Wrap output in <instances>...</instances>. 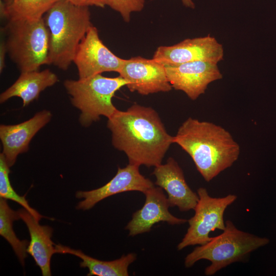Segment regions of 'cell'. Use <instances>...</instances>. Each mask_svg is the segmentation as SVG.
Returning a JSON list of instances; mask_svg holds the SVG:
<instances>
[{
    "instance_id": "obj_1",
    "label": "cell",
    "mask_w": 276,
    "mask_h": 276,
    "mask_svg": "<svg viewBox=\"0 0 276 276\" xmlns=\"http://www.w3.org/2000/svg\"><path fill=\"white\" fill-rule=\"evenodd\" d=\"M113 146L124 152L129 164L156 167L174 143L159 114L151 107L133 104L108 119Z\"/></svg>"
},
{
    "instance_id": "obj_2",
    "label": "cell",
    "mask_w": 276,
    "mask_h": 276,
    "mask_svg": "<svg viewBox=\"0 0 276 276\" xmlns=\"http://www.w3.org/2000/svg\"><path fill=\"white\" fill-rule=\"evenodd\" d=\"M174 143L191 156L207 182L231 167L240 153L239 145L225 128L191 117L180 126L174 136Z\"/></svg>"
},
{
    "instance_id": "obj_3",
    "label": "cell",
    "mask_w": 276,
    "mask_h": 276,
    "mask_svg": "<svg viewBox=\"0 0 276 276\" xmlns=\"http://www.w3.org/2000/svg\"><path fill=\"white\" fill-rule=\"evenodd\" d=\"M43 19L49 36L48 64L66 70L89 28L88 7L74 5L66 0L55 3Z\"/></svg>"
},
{
    "instance_id": "obj_4",
    "label": "cell",
    "mask_w": 276,
    "mask_h": 276,
    "mask_svg": "<svg viewBox=\"0 0 276 276\" xmlns=\"http://www.w3.org/2000/svg\"><path fill=\"white\" fill-rule=\"evenodd\" d=\"M268 242L266 238L239 230L227 220L222 233L196 247L185 258V265L189 268L200 260H209L211 264L205 269L204 274L213 275L232 263L244 261L252 252Z\"/></svg>"
},
{
    "instance_id": "obj_5",
    "label": "cell",
    "mask_w": 276,
    "mask_h": 276,
    "mask_svg": "<svg viewBox=\"0 0 276 276\" xmlns=\"http://www.w3.org/2000/svg\"><path fill=\"white\" fill-rule=\"evenodd\" d=\"M127 82L121 76L109 78L101 74L63 83L71 103L81 112L79 122L88 127L101 116L110 118L117 110L112 102L115 93Z\"/></svg>"
},
{
    "instance_id": "obj_6",
    "label": "cell",
    "mask_w": 276,
    "mask_h": 276,
    "mask_svg": "<svg viewBox=\"0 0 276 276\" xmlns=\"http://www.w3.org/2000/svg\"><path fill=\"white\" fill-rule=\"evenodd\" d=\"M2 32L7 53L21 72L38 71L48 64L49 36L43 18L8 20Z\"/></svg>"
},
{
    "instance_id": "obj_7",
    "label": "cell",
    "mask_w": 276,
    "mask_h": 276,
    "mask_svg": "<svg viewBox=\"0 0 276 276\" xmlns=\"http://www.w3.org/2000/svg\"><path fill=\"white\" fill-rule=\"evenodd\" d=\"M199 200L194 209V215L188 220L189 226L186 234L177 245L180 250L186 247L203 245L210 241V233L225 228L223 216L226 209L236 200L237 196L229 194L222 197H213L206 189L197 190Z\"/></svg>"
},
{
    "instance_id": "obj_8",
    "label": "cell",
    "mask_w": 276,
    "mask_h": 276,
    "mask_svg": "<svg viewBox=\"0 0 276 276\" xmlns=\"http://www.w3.org/2000/svg\"><path fill=\"white\" fill-rule=\"evenodd\" d=\"M124 61L104 44L97 29L91 26L81 41L73 62L79 78L83 79L104 72L119 73Z\"/></svg>"
},
{
    "instance_id": "obj_9",
    "label": "cell",
    "mask_w": 276,
    "mask_h": 276,
    "mask_svg": "<svg viewBox=\"0 0 276 276\" xmlns=\"http://www.w3.org/2000/svg\"><path fill=\"white\" fill-rule=\"evenodd\" d=\"M222 45L208 35L186 39L171 46H160L155 51L153 59L166 64H177L197 61L217 64L223 59Z\"/></svg>"
},
{
    "instance_id": "obj_10",
    "label": "cell",
    "mask_w": 276,
    "mask_h": 276,
    "mask_svg": "<svg viewBox=\"0 0 276 276\" xmlns=\"http://www.w3.org/2000/svg\"><path fill=\"white\" fill-rule=\"evenodd\" d=\"M168 80L172 88L184 92L192 100L204 94L208 85L223 76L217 64L197 61L164 65Z\"/></svg>"
},
{
    "instance_id": "obj_11",
    "label": "cell",
    "mask_w": 276,
    "mask_h": 276,
    "mask_svg": "<svg viewBox=\"0 0 276 276\" xmlns=\"http://www.w3.org/2000/svg\"><path fill=\"white\" fill-rule=\"evenodd\" d=\"M118 73L127 81L126 86L131 92L148 95L172 89L164 65L153 58L137 56L124 59Z\"/></svg>"
},
{
    "instance_id": "obj_12",
    "label": "cell",
    "mask_w": 276,
    "mask_h": 276,
    "mask_svg": "<svg viewBox=\"0 0 276 276\" xmlns=\"http://www.w3.org/2000/svg\"><path fill=\"white\" fill-rule=\"evenodd\" d=\"M154 183L146 178L139 171V166L128 164L124 168L119 167L115 176L103 186L88 191H78V198H83L77 209L87 210L103 199L112 195L129 191H139L144 193L153 187Z\"/></svg>"
},
{
    "instance_id": "obj_13",
    "label": "cell",
    "mask_w": 276,
    "mask_h": 276,
    "mask_svg": "<svg viewBox=\"0 0 276 276\" xmlns=\"http://www.w3.org/2000/svg\"><path fill=\"white\" fill-rule=\"evenodd\" d=\"M162 189L153 186L144 193L145 201L143 207L133 214L131 220L125 227L129 236L149 232L153 225L159 222H166L172 225L188 222L170 213L167 197Z\"/></svg>"
},
{
    "instance_id": "obj_14",
    "label": "cell",
    "mask_w": 276,
    "mask_h": 276,
    "mask_svg": "<svg viewBox=\"0 0 276 276\" xmlns=\"http://www.w3.org/2000/svg\"><path fill=\"white\" fill-rule=\"evenodd\" d=\"M152 173L156 178L155 184L167 192L170 206H177L181 212L194 210L199 196L187 184L175 159L169 157L166 163L155 167Z\"/></svg>"
},
{
    "instance_id": "obj_15",
    "label": "cell",
    "mask_w": 276,
    "mask_h": 276,
    "mask_svg": "<svg viewBox=\"0 0 276 276\" xmlns=\"http://www.w3.org/2000/svg\"><path fill=\"white\" fill-rule=\"evenodd\" d=\"M52 114L47 110L36 113L32 118L16 125H1L0 139L5 160L10 168L17 156L26 152L34 136L51 120Z\"/></svg>"
},
{
    "instance_id": "obj_16",
    "label": "cell",
    "mask_w": 276,
    "mask_h": 276,
    "mask_svg": "<svg viewBox=\"0 0 276 276\" xmlns=\"http://www.w3.org/2000/svg\"><path fill=\"white\" fill-rule=\"evenodd\" d=\"M20 219L26 223L30 236L27 253L34 259L43 276L51 275L50 268L52 255L56 253L55 244L51 240L53 229L48 225H41L25 209L18 210Z\"/></svg>"
},
{
    "instance_id": "obj_17",
    "label": "cell",
    "mask_w": 276,
    "mask_h": 276,
    "mask_svg": "<svg viewBox=\"0 0 276 276\" xmlns=\"http://www.w3.org/2000/svg\"><path fill=\"white\" fill-rule=\"evenodd\" d=\"M58 80L57 76L49 69L21 72L16 81L1 94L0 102L17 97L22 100L23 106H27L37 99L41 91L54 85Z\"/></svg>"
},
{
    "instance_id": "obj_18",
    "label": "cell",
    "mask_w": 276,
    "mask_h": 276,
    "mask_svg": "<svg viewBox=\"0 0 276 276\" xmlns=\"http://www.w3.org/2000/svg\"><path fill=\"white\" fill-rule=\"evenodd\" d=\"M55 247L56 253L71 254L80 258V267L88 268V276H128V267L136 259V254L130 253L113 261H104L87 256L80 250L61 244H55Z\"/></svg>"
},
{
    "instance_id": "obj_19",
    "label": "cell",
    "mask_w": 276,
    "mask_h": 276,
    "mask_svg": "<svg viewBox=\"0 0 276 276\" xmlns=\"http://www.w3.org/2000/svg\"><path fill=\"white\" fill-rule=\"evenodd\" d=\"M58 1L1 0V17L7 20H38Z\"/></svg>"
},
{
    "instance_id": "obj_20",
    "label": "cell",
    "mask_w": 276,
    "mask_h": 276,
    "mask_svg": "<svg viewBox=\"0 0 276 276\" xmlns=\"http://www.w3.org/2000/svg\"><path fill=\"white\" fill-rule=\"evenodd\" d=\"M20 219L18 212L13 210L9 206L7 199H0V235L12 246L20 262L24 265L27 257L28 240L21 241L16 236L13 229V221Z\"/></svg>"
},
{
    "instance_id": "obj_21",
    "label": "cell",
    "mask_w": 276,
    "mask_h": 276,
    "mask_svg": "<svg viewBox=\"0 0 276 276\" xmlns=\"http://www.w3.org/2000/svg\"><path fill=\"white\" fill-rule=\"evenodd\" d=\"M10 167L3 153L0 154V197L14 201L27 210L37 220L44 217L31 207L25 196L19 195L11 186L9 179Z\"/></svg>"
},
{
    "instance_id": "obj_22",
    "label": "cell",
    "mask_w": 276,
    "mask_h": 276,
    "mask_svg": "<svg viewBox=\"0 0 276 276\" xmlns=\"http://www.w3.org/2000/svg\"><path fill=\"white\" fill-rule=\"evenodd\" d=\"M145 0H109L108 6L118 12L124 20H130L131 13L141 11L145 6Z\"/></svg>"
},
{
    "instance_id": "obj_23",
    "label": "cell",
    "mask_w": 276,
    "mask_h": 276,
    "mask_svg": "<svg viewBox=\"0 0 276 276\" xmlns=\"http://www.w3.org/2000/svg\"><path fill=\"white\" fill-rule=\"evenodd\" d=\"M72 4L80 6H96L104 8L108 6L109 0H66Z\"/></svg>"
},
{
    "instance_id": "obj_24",
    "label": "cell",
    "mask_w": 276,
    "mask_h": 276,
    "mask_svg": "<svg viewBox=\"0 0 276 276\" xmlns=\"http://www.w3.org/2000/svg\"><path fill=\"white\" fill-rule=\"evenodd\" d=\"M7 53L5 40H3L0 43V72L2 73L5 66V57Z\"/></svg>"
},
{
    "instance_id": "obj_25",
    "label": "cell",
    "mask_w": 276,
    "mask_h": 276,
    "mask_svg": "<svg viewBox=\"0 0 276 276\" xmlns=\"http://www.w3.org/2000/svg\"><path fill=\"white\" fill-rule=\"evenodd\" d=\"M181 1L183 6L187 8L194 9L195 7V4L194 3L193 0H181Z\"/></svg>"
}]
</instances>
